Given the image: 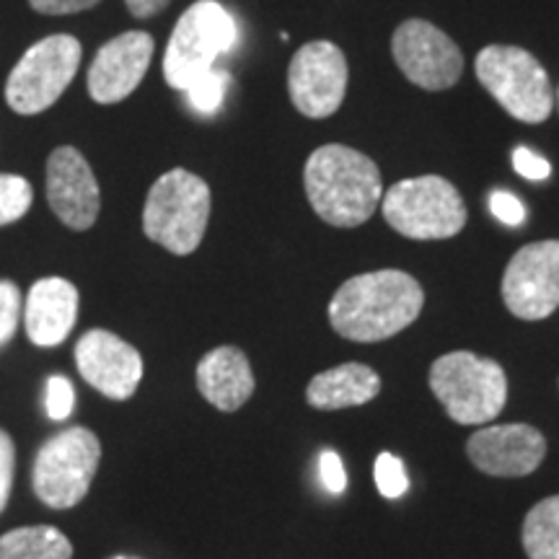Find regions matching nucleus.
Returning a JSON list of instances; mask_svg holds the SVG:
<instances>
[{
  "label": "nucleus",
  "instance_id": "obj_1",
  "mask_svg": "<svg viewBox=\"0 0 559 559\" xmlns=\"http://www.w3.org/2000/svg\"><path fill=\"white\" fill-rule=\"evenodd\" d=\"M425 290L409 272L376 270L349 277L330 304L332 330L349 342H383L415 324Z\"/></svg>",
  "mask_w": 559,
  "mask_h": 559
},
{
  "label": "nucleus",
  "instance_id": "obj_2",
  "mask_svg": "<svg viewBox=\"0 0 559 559\" xmlns=\"http://www.w3.org/2000/svg\"><path fill=\"white\" fill-rule=\"evenodd\" d=\"M304 187L313 213L337 228L362 226L383 198L379 164L340 143L321 145L311 153L304 169Z\"/></svg>",
  "mask_w": 559,
  "mask_h": 559
},
{
  "label": "nucleus",
  "instance_id": "obj_3",
  "mask_svg": "<svg viewBox=\"0 0 559 559\" xmlns=\"http://www.w3.org/2000/svg\"><path fill=\"white\" fill-rule=\"evenodd\" d=\"M428 383L445 415L459 425L492 423L508 404L506 368L469 349L440 355L430 366Z\"/></svg>",
  "mask_w": 559,
  "mask_h": 559
},
{
  "label": "nucleus",
  "instance_id": "obj_4",
  "mask_svg": "<svg viewBox=\"0 0 559 559\" xmlns=\"http://www.w3.org/2000/svg\"><path fill=\"white\" fill-rule=\"evenodd\" d=\"M210 187L187 169L156 179L143 207V230L151 241L177 257L194 254L210 221Z\"/></svg>",
  "mask_w": 559,
  "mask_h": 559
},
{
  "label": "nucleus",
  "instance_id": "obj_5",
  "mask_svg": "<svg viewBox=\"0 0 559 559\" xmlns=\"http://www.w3.org/2000/svg\"><path fill=\"white\" fill-rule=\"evenodd\" d=\"M381 213L396 234L412 241L453 239L466 226L464 198L436 174L396 181L381 198Z\"/></svg>",
  "mask_w": 559,
  "mask_h": 559
},
{
  "label": "nucleus",
  "instance_id": "obj_6",
  "mask_svg": "<svg viewBox=\"0 0 559 559\" xmlns=\"http://www.w3.org/2000/svg\"><path fill=\"white\" fill-rule=\"evenodd\" d=\"M477 79L492 99L519 122L539 124L555 109V91L547 70L528 50L489 45L474 60Z\"/></svg>",
  "mask_w": 559,
  "mask_h": 559
},
{
  "label": "nucleus",
  "instance_id": "obj_7",
  "mask_svg": "<svg viewBox=\"0 0 559 559\" xmlns=\"http://www.w3.org/2000/svg\"><path fill=\"white\" fill-rule=\"evenodd\" d=\"M236 21L215 0H198L174 26L169 47L164 55L166 83L177 91H187L200 75L215 68L221 55L234 50Z\"/></svg>",
  "mask_w": 559,
  "mask_h": 559
},
{
  "label": "nucleus",
  "instance_id": "obj_8",
  "mask_svg": "<svg viewBox=\"0 0 559 559\" xmlns=\"http://www.w3.org/2000/svg\"><path fill=\"white\" fill-rule=\"evenodd\" d=\"M102 464V443L94 430L68 428L41 443L34 459V495L52 510L75 508L86 498Z\"/></svg>",
  "mask_w": 559,
  "mask_h": 559
},
{
  "label": "nucleus",
  "instance_id": "obj_9",
  "mask_svg": "<svg viewBox=\"0 0 559 559\" xmlns=\"http://www.w3.org/2000/svg\"><path fill=\"white\" fill-rule=\"evenodd\" d=\"M83 47L70 34L39 39L21 55L5 81V102L16 115H41L60 99L81 68Z\"/></svg>",
  "mask_w": 559,
  "mask_h": 559
},
{
  "label": "nucleus",
  "instance_id": "obj_10",
  "mask_svg": "<svg viewBox=\"0 0 559 559\" xmlns=\"http://www.w3.org/2000/svg\"><path fill=\"white\" fill-rule=\"evenodd\" d=\"M502 304L515 319L542 321L559 309V241L519 249L502 272Z\"/></svg>",
  "mask_w": 559,
  "mask_h": 559
},
{
  "label": "nucleus",
  "instance_id": "obj_11",
  "mask_svg": "<svg viewBox=\"0 0 559 559\" xmlns=\"http://www.w3.org/2000/svg\"><path fill=\"white\" fill-rule=\"evenodd\" d=\"M391 55L407 81L425 91L456 86L464 73V55L456 41L425 19H409L400 24L391 39Z\"/></svg>",
  "mask_w": 559,
  "mask_h": 559
},
{
  "label": "nucleus",
  "instance_id": "obj_12",
  "mask_svg": "<svg viewBox=\"0 0 559 559\" xmlns=\"http://www.w3.org/2000/svg\"><path fill=\"white\" fill-rule=\"evenodd\" d=\"M290 102L304 117L326 120L342 107L347 91V60L337 45L317 39L293 55L288 68Z\"/></svg>",
  "mask_w": 559,
  "mask_h": 559
},
{
  "label": "nucleus",
  "instance_id": "obj_13",
  "mask_svg": "<svg viewBox=\"0 0 559 559\" xmlns=\"http://www.w3.org/2000/svg\"><path fill=\"white\" fill-rule=\"evenodd\" d=\"M466 456L487 477H528L547 456V438L526 423L481 425L466 440Z\"/></svg>",
  "mask_w": 559,
  "mask_h": 559
},
{
  "label": "nucleus",
  "instance_id": "obj_14",
  "mask_svg": "<svg viewBox=\"0 0 559 559\" xmlns=\"http://www.w3.org/2000/svg\"><path fill=\"white\" fill-rule=\"evenodd\" d=\"M75 366L83 381L107 400L124 402L143 381V355L109 330H88L75 345Z\"/></svg>",
  "mask_w": 559,
  "mask_h": 559
},
{
  "label": "nucleus",
  "instance_id": "obj_15",
  "mask_svg": "<svg viewBox=\"0 0 559 559\" xmlns=\"http://www.w3.org/2000/svg\"><path fill=\"white\" fill-rule=\"evenodd\" d=\"M47 202L62 226L73 230H88L99 218V181L73 145H60L47 158Z\"/></svg>",
  "mask_w": 559,
  "mask_h": 559
},
{
  "label": "nucleus",
  "instance_id": "obj_16",
  "mask_svg": "<svg viewBox=\"0 0 559 559\" xmlns=\"http://www.w3.org/2000/svg\"><path fill=\"white\" fill-rule=\"evenodd\" d=\"M148 32H124L96 52L88 68V94L96 104H120L140 86L153 60Z\"/></svg>",
  "mask_w": 559,
  "mask_h": 559
},
{
  "label": "nucleus",
  "instance_id": "obj_17",
  "mask_svg": "<svg viewBox=\"0 0 559 559\" xmlns=\"http://www.w3.org/2000/svg\"><path fill=\"white\" fill-rule=\"evenodd\" d=\"M79 288L66 277H41L24 304V326L37 347H58L79 319Z\"/></svg>",
  "mask_w": 559,
  "mask_h": 559
},
{
  "label": "nucleus",
  "instance_id": "obj_18",
  "mask_svg": "<svg viewBox=\"0 0 559 559\" xmlns=\"http://www.w3.org/2000/svg\"><path fill=\"white\" fill-rule=\"evenodd\" d=\"M194 379H198L202 400L221 412L241 409L257 389L247 353L234 345L215 347L202 355Z\"/></svg>",
  "mask_w": 559,
  "mask_h": 559
},
{
  "label": "nucleus",
  "instance_id": "obj_19",
  "mask_svg": "<svg viewBox=\"0 0 559 559\" xmlns=\"http://www.w3.org/2000/svg\"><path fill=\"white\" fill-rule=\"evenodd\" d=\"M381 394V376L366 362H342L321 370L306 386V402L319 412L362 407Z\"/></svg>",
  "mask_w": 559,
  "mask_h": 559
},
{
  "label": "nucleus",
  "instance_id": "obj_20",
  "mask_svg": "<svg viewBox=\"0 0 559 559\" xmlns=\"http://www.w3.org/2000/svg\"><path fill=\"white\" fill-rule=\"evenodd\" d=\"M0 559H73V544L55 526H21L0 536Z\"/></svg>",
  "mask_w": 559,
  "mask_h": 559
},
{
  "label": "nucleus",
  "instance_id": "obj_21",
  "mask_svg": "<svg viewBox=\"0 0 559 559\" xmlns=\"http://www.w3.org/2000/svg\"><path fill=\"white\" fill-rule=\"evenodd\" d=\"M521 544L528 559H559V495L544 498L528 510Z\"/></svg>",
  "mask_w": 559,
  "mask_h": 559
},
{
  "label": "nucleus",
  "instance_id": "obj_22",
  "mask_svg": "<svg viewBox=\"0 0 559 559\" xmlns=\"http://www.w3.org/2000/svg\"><path fill=\"white\" fill-rule=\"evenodd\" d=\"M228 83H230V75L226 70H218V68L207 70L205 75H200V79L185 91L187 102H190V107L198 111V115H205V117L215 115V111L223 107V99H226Z\"/></svg>",
  "mask_w": 559,
  "mask_h": 559
},
{
  "label": "nucleus",
  "instance_id": "obj_23",
  "mask_svg": "<svg viewBox=\"0 0 559 559\" xmlns=\"http://www.w3.org/2000/svg\"><path fill=\"white\" fill-rule=\"evenodd\" d=\"M34 190L29 179L16 174H0V226H11L29 213Z\"/></svg>",
  "mask_w": 559,
  "mask_h": 559
},
{
  "label": "nucleus",
  "instance_id": "obj_24",
  "mask_svg": "<svg viewBox=\"0 0 559 559\" xmlns=\"http://www.w3.org/2000/svg\"><path fill=\"white\" fill-rule=\"evenodd\" d=\"M376 487L389 500L402 498L409 489L407 472H404V464L394 453H379V459H376Z\"/></svg>",
  "mask_w": 559,
  "mask_h": 559
},
{
  "label": "nucleus",
  "instance_id": "obj_25",
  "mask_svg": "<svg viewBox=\"0 0 559 559\" xmlns=\"http://www.w3.org/2000/svg\"><path fill=\"white\" fill-rule=\"evenodd\" d=\"M75 407V389L66 376H50L45 383V409L47 417L55 423H62L73 415Z\"/></svg>",
  "mask_w": 559,
  "mask_h": 559
},
{
  "label": "nucleus",
  "instance_id": "obj_26",
  "mask_svg": "<svg viewBox=\"0 0 559 559\" xmlns=\"http://www.w3.org/2000/svg\"><path fill=\"white\" fill-rule=\"evenodd\" d=\"M21 321V290L11 280H0V347L19 330Z\"/></svg>",
  "mask_w": 559,
  "mask_h": 559
},
{
  "label": "nucleus",
  "instance_id": "obj_27",
  "mask_svg": "<svg viewBox=\"0 0 559 559\" xmlns=\"http://www.w3.org/2000/svg\"><path fill=\"white\" fill-rule=\"evenodd\" d=\"M13 472H16V445L5 430H0V513L9 506L13 489Z\"/></svg>",
  "mask_w": 559,
  "mask_h": 559
},
{
  "label": "nucleus",
  "instance_id": "obj_28",
  "mask_svg": "<svg viewBox=\"0 0 559 559\" xmlns=\"http://www.w3.org/2000/svg\"><path fill=\"white\" fill-rule=\"evenodd\" d=\"M489 210L498 221L506 223V226H521L526 221V207L523 202L506 190H495L489 194Z\"/></svg>",
  "mask_w": 559,
  "mask_h": 559
},
{
  "label": "nucleus",
  "instance_id": "obj_29",
  "mask_svg": "<svg viewBox=\"0 0 559 559\" xmlns=\"http://www.w3.org/2000/svg\"><path fill=\"white\" fill-rule=\"evenodd\" d=\"M513 169L521 174L523 179H531V181H544L549 179L551 174V164L547 158H542L539 153H534L531 148H515L513 151Z\"/></svg>",
  "mask_w": 559,
  "mask_h": 559
},
{
  "label": "nucleus",
  "instance_id": "obj_30",
  "mask_svg": "<svg viewBox=\"0 0 559 559\" xmlns=\"http://www.w3.org/2000/svg\"><path fill=\"white\" fill-rule=\"evenodd\" d=\"M319 474H321V485L330 489L332 495H342L347 487V474L345 466H342L340 453L334 451H324L319 459Z\"/></svg>",
  "mask_w": 559,
  "mask_h": 559
},
{
  "label": "nucleus",
  "instance_id": "obj_31",
  "mask_svg": "<svg viewBox=\"0 0 559 559\" xmlns=\"http://www.w3.org/2000/svg\"><path fill=\"white\" fill-rule=\"evenodd\" d=\"M102 0H29V5L45 16H68V13H81L94 9Z\"/></svg>",
  "mask_w": 559,
  "mask_h": 559
},
{
  "label": "nucleus",
  "instance_id": "obj_32",
  "mask_svg": "<svg viewBox=\"0 0 559 559\" xmlns=\"http://www.w3.org/2000/svg\"><path fill=\"white\" fill-rule=\"evenodd\" d=\"M169 3L171 0H124V5H128V11L135 19H153L156 13L166 11Z\"/></svg>",
  "mask_w": 559,
  "mask_h": 559
},
{
  "label": "nucleus",
  "instance_id": "obj_33",
  "mask_svg": "<svg viewBox=\"0 0 559 559\" xmlns=\"http://www.w3.org/2000/svg\"><path fill=\"white\" fill-rule=\"evenodd\" d=\"M115 559H128V557H115Z\"/></svg>",
  "mask_w": 559,
  "mask_h": 559
},
{
  "label": "nucleus",
  "instance_id": "obj_34",
  "mask_svg": "<svg viewBox=\"0 0 559 559\" xmlns=\"http://www.w3.org/2000/svg\"><path fill=\"white\" fill-rule=\"evenodd\" d=\"M557 104H559V94H557Z\"/></svg>",
  "mask_w": 559,
  "mask_h": 559
}]
</instances>
